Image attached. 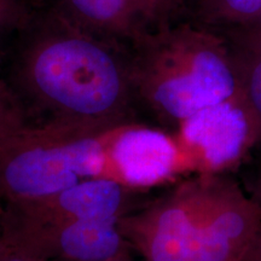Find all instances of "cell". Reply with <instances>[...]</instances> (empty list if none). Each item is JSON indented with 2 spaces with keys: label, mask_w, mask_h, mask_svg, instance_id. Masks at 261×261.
Listing matches in <instances>:
<instances>
[{
  "label": "cell",
  "mask_w": 261,
  "mask_h": 261,
  "mask_svg": "<svg viewBox=\"0 0 261 261\" xmlns=\"http://www.w3.org/2000/svg\"><path fill=\"white\" fill-rule=\"evenodd\" d=\"M3 261H62V260H54V259H45V257L34 256L31 254L22 253L19 250L12 249V252L9 254Z\"/></svg>",
  "instance_id": "e0dca14e"
},
{
  "label": "cell",
  "mask_w": 261,
  "mask_h": 261,
  "mask_svg": "<svg viewBox=\"0 0 261 261\" xmlns=\"http://www.w3.org/2000/svg\"><path fill=\"white\" fill-rule=\"evenodd\" d=\"M32 125L114 128L138 121L128 48L35 10L11 41L5 80Z\"/></svg>",
  "instance_id": "6da1fadb"
},
{
  "label": "cell",
  "mask_w": 261,
  "mask_h": 261,
  "mask_svg": "<svg viewBox=\"0 0 261 261\" xmlns=\"http://www.w3.org/2000/svg\"><path fill=\"white\" fill-rule=\"evenodd\" d=\"M163 25L174 23L177 16L184 8L185 0H158Z\"/></svg>",
  "instance_id": "9a60e30c"
},
{
  "label": "cell",
  "mask_w": 261,
  "mask_h": 261,
  "mask_svg": "<svg viewBox=\"0 0 261 261\" xmlns=\"http://www.w3.org/2000/svg\"><path fill=\"white\" fill-rule=\"evenodd\" d=\"M253 197L255 198V200L261 204V180H260V182H259V185H257V187H256L255 196H253Z\"/></svg>",
  "instance_id": "d6986e66"
},
{
  "label": "cell",
  "mask_w": 261,
  "mask_h": 261,
  "mask_svg": "<svg viewBox=\"0 0 261 261\" xmlns=\"http://www.w3.org/2000/svg\"><path fill=\"white\" fill-rule=\"evenodd\" d=\"M114 128L31 123L2 140L0 211L85 179L107 177V146Z\"/></svg>",
  "instance_id": "277c9868"
},
{
  "label": "cell",
  "mask_w": 261,
  "mask_h": 261,
  "mask_svg": "<svg viewBox=\"0 0 261 261\" xmlns=\"http://www.w3.org/2000/svg\"><path fill=\"white\" fill-rule=\"evenodd\" d=\"M31 125L23 107L4 79H0V142Z\"/></svg>",
  "instance_id": "4fadbf2b"
},
{
  "label": "cell",
  "mask_w": 261,
  "mask_h": 261,
  "mask_svg": "<svg viewBox=\"0 0 261 261\" xmlns=\"http://www.w3.org/2000/svg\"><path fill=\"white\" fill-rule=\"evenodd\" d=\"M224 34L231 47L240 51H252L261 48V16L246 24L225 29Z\"/></svg>",
  "instance_id": "5bb4252c"
},
{
  "label": "cell",
  "mask_w": 261,
  "mask_h": 261,
  "mask_svg": "<svg viewBox=\"0 0 261 261\" xmlns=\"http://www.w3.org/2000/svg\"><path fill=\"white\" fill-rule=\"evenodd\" d=\"M189 2H192V0H185V3H189ZM198 0H194V3L196 4V3H197Z\"/></svg>",
  "instance_id": "7402d4cb"
},
{
  "label": "cell",
  "mask_w": 261,
  "mask_h": 261,
  "mask_svg": "<svg viewBox=\"0 0 261 261\" xmlns=\"http://www.w3.org/2000/svg\"><path fill=\"white\" fill-rule=\"evenodd\" d=\"M117 261H133V260L132 257H130V259H123V260H117Z\"/></svg>",
  "instance_id": "44dd1931"
},
{
  "label": "cell",
  "mask_w": 261,
  "mask_h": 261,
  "mask_svg": "<svg viewBox=\"0 0 261 261\" xmlns=\"http://www.w3.org/2000/svg\"><path fill=\"white\" fill-rule=\"evenodd\" d=\"M194 10L196 23L225 31L261 16V0H198Z\"/></svg>",
  "instance_id": "30bf717a"
},
{
  "label": "cell",
  "mask_w": 261,
  "mask_h": 261,
  "mask_svg": "<svg viewBox=\"0 0 261 261\" xmlns=\"http://www.w3.org/2000/svg\"><path fill=\"white\" fill-rule=\"evenodd\" d=\"M191 174L174 133L135 121L113 129L107 146V177L146 192Z\"/></svg>",
  "instance_id": "52a82bcc"
},
{
  "label": "cell",
  "mask_w": 261,
  "mask_h": 261,
  "mask_svg": "<svg viewBox=\"0 0 261 261\" xmlns=\"http://www.w3.org/2000/svg\"><path fill=\"white\" fill-rule=\"evenodd\" d=\"M35 10L29 0H0V52L31 21Z\"/></svg>",
  "instance_id": "7c38bea8"
},
{
  "label": "cell",
  "mask_w": 261,
  "mask_h": 261,
  "mask_svg": "<svg viewBox=\"0 0 261 261\" xmlns=\"http://www.w3.org/2000/svg\"><path fill=\"white\" fill-rule=\"evenodd\" d=\"M29 2H31L32 4L35 6V8L39 9V8H40V6H41V3H42V0H29Z\"/></svg>",
  "instance_id": "ffe728a7"
},
{
  "label": "cell",
  "mask_w": 261,
  "mask_h": 261,
  "mask_svg": "<svg viewBox=\"0 0 261 261\" xmlns=\"http://www.w3.org/2000/svg\"><path fill=\"white\" fill-rule=\"evenodd\" d=\"M240 89L255 112L261 127V48L252 51L234 50ZM261 145V139L260 144Z\"/></svg>",
  "instance_id": "8fae6325"
},
{
  "label": "cell",
  "mask_w": 261,
  "mask_h": 261,
  "mask_svg": "<svg viewBox=\"0 0 261 261\" xmlns=\"http://www.w3.org/2000/svg\"><path fill=\"white\" fill-rule=\"evenodd\" d=\"M128 60L137 109L174 132L192 114L240 90L230 42L198 23L149 32L128 47Z\"/></svg>",
  "instance_id": "3957f363"
},
{
  "label": "cell",
  "mask_w": 261,
  "mask_h": 261,
  "mask_svg": "<svg viewBox=\"0 0 261 261\" xmlns=\"http://www.w3.org/2000/svg\"><path fill=\"white\" fill-rule=\"evenodd\" d=\"M41 8L126 48L163 27L158 0H42Z\"/></svg>",
  "instance_id": "9c48e42d"
},
{
  "label": "cell",
  "mask_w": 261,
  "mask_h": 261,
  "mask_svg": "<svg viewBox=\"0 0 261 261\" xmlns=\"http://www.w3.org/2000/svg\"><path fill=\"white\" fill-rule=\"evenodd\" d=\"M119 220H79L42 227L0 230L12 249L62 261L130 259L133 248L120 231Z\"/></svg>",
  "instance_id": "ba28073f"
},
{
  "label": "cell",
  "mask_w": 261,
  "mask_h": 261,
  "mask_svg": "<svg viewBox=\"0 0 261 261\" xmlns=\"http://www.w3.org/2000/svg\"><path fill=\"white\" fill-rule=\"evenodd\" d=\"M12 252L11 244L9 243V241L6 240V237L0 231V261H3L10 253Z\"/></svg>",
  "instance_id": "ac0fdd59"
},
{
  "label": "cell",
  "mask_w": 261,
  "mask_h": 261,
  "mask_svg": "<svg viewBox=\"0 0 261 261\" xmlns=\"http://www.w3.org/2000/svg\"><path fill=\"white\" fill-rule=\"evenodd\" d=\"M242 261H261V227L255 238L244 254Z\"/></svg>",
  "instance_id": "2e32d148"
},
{
  "label": "cell",
  "mask_w": 261,
  "mask_h": 261,
  "mask_svg": "<svg viewBox=\"0 0 261 261\" xmlns=\"http://www.w3.org/2000/svg\"><path fill=\"white\" fill-rule=\"evenodd\" d=\"M145 261H242L261 204L227 174H195L117 221Z\"/></svg>",
  "instance_id": "7a4b0ae2"
},
{
  "label": "cell",
  "mask_w": 261,
  "mask_h": 261,
  "mask_svg": "<svg viewBox=\"0 0 261 261\" xmlns=\"http://www.w3.org/2000/svg\"><path fill=\"white\" fill-rule=\"evenodd\" d=\"M144 194L113 178L85 179L46 197L2 208L0 230L79 220H120L144 203Z\"/></svg>",
  "instance_id": "8992f818"
},
{
  "label": "cell",
  "mask_w": 261,
  "mask_h": 261,
  "mask_svg": "<svg viewBox=\"0 0 261 261\" xmlns=\"http://www.w3.org/2000/svg\"><path fill=\"white\" fill-rule=\"evenodd\" d=\"M174 136L192 174H227L260 144L261 127L240 89L185 119Z\"/></svg>",
  "instance_id": "5b68a950"
}]
</instances>
